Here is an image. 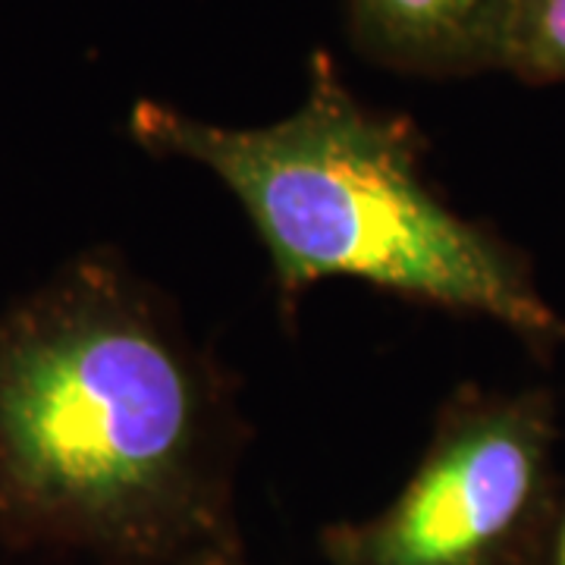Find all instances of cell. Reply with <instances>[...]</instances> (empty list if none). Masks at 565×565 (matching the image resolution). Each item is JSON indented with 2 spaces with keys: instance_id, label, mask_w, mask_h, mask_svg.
I'll use <instances>...</instances> for the list:
<instances>
[{
  "instance_id": "1",
  "label": "cell",
  "mask_w": 565,
  "mask_h": 565,
  "mask_svg": "<svg viewBox=\"0 0 565 565\" xmlns=\"http://www.w3.org/2000/svg\"><path fill=\"white\" fill-rule=\"evenodd\" d=\"M236 381L117 248L0 305V527L104 565L243 559Z\"/></svg>"
},
{
  "instance_id": "2",
  "label": "cell",
  "mask_w": 565,
  "mask_h": 565,
  "mask_svg": "<svg viewBox=\"0 0 565 565\" xmlns=\"http://www.w3.org/2000/svg\"><path fill=\"white\" fill-rule=\"evenodd\" d=\"M129 129L145 151L192 163L233 195L289 318L315 286L355 280L497 323L541 352L565 345V315L531 262L446 199L424 167L418 126L364 104L327 51L280 120L226 126L141 102Z\"/></svg>"
},
{
  "instance_id": "3",
  "label": "cell",
  "mask_w": 565,
  "mask_h": 565,
  "mask_svg": "<svg viewBox=\"0 0 565 565\" xmlns=\"http://www.w3.org/2000/svg\"><path fill=\"white\" fill-rule=\"evenodd\" d=\"M559 403L546 386H459L390 503L321 531L327 565H537L559 509Z\"/></svg>"
},
{
  "instance_id": "4",
  "label": "cell",
  "mask_w": 565,
  "mask_h": 565,
  "mask_svg": "<svg viewBox=\"0 0 565 565\" xmlns=\"http://www.w3.org/2000/svg\"><path fill=\"white\" fill-rule=\"evenodd\" d=\"M515 0H345L367 61L424 79L503 73Z\"/></svg>"
},
{
  "instance_id": "5",
  "label": "cell",
  "mask_w": 565,
  "mask_h": 565,
  "mask_svg": "<svg viewBox=\"0 0 565 565\" xmlns=\"http://www.w3.org/2000/svg\"><path fill=\"white\" fill-rule=\"evenodd\" d=\"M503 73L527 85L565 82V0H515Z\"/></svg>"
},
{
  "instance_id": "6",
  "label": "cell",
  "mask_w": 565,
  "mask_h": 565,
  "mask_svg": "<svg viewBox=\"0 0 565 565\" xmlns=\"http://www.w3.org/2000/svg\"><path fill=\"white\" fill-rule=\"evenodd\" d=\"M537 565H565V484L563 497H559V509H556V519L550 527V537H546L544 556Z\"/></svg>"
},
{
  "instance_id": "7",
  "label": "cell",
  "mask_w": 565,
  "mask_h": 565,
  "mask_svg": "<svg viewBox=\"0 0 565 565\" xmlns=\"http://www.w3.org/2000/svg\"><path fill=\"white\" fill-rule=\"evenodd\" d=\"M211 565H248L245 559H230V563H211Z\"/></svg>"
}]
</instances>
